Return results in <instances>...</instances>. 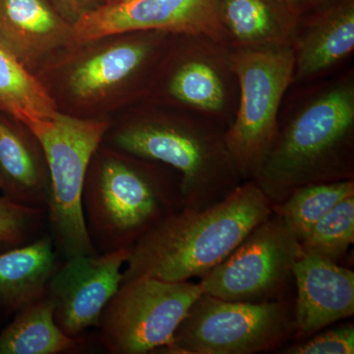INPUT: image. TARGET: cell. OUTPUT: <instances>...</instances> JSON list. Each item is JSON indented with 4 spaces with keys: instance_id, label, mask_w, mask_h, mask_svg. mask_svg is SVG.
I'll return each instance as SVG.
<instances>
[{
    "instance_id": "cell-1",
    "label": "cell",
    "mask_w": 354,
    "mask_h": 354,
    "mask_svg": "<svg viewBox=\"0 0 354 354\" xmlns=\"http://www.w3.org/2000/svg\"><path fill=\"white\" fill-rule=\"evenodd\" d=\"M272 212L274 204L254 181L207 208H181L135 242L121 285L141 278L169 283L203 278Z\"/></svg>"
},
{
    "instance_id": "cell-2",
    "label": "cell",
    "mask_w": 354,
    "mask_h": 354,
    "mask_svg": "<svg viewBox=\"0 0 354 354\" xmlns=\"http://www.w3.org/2000/svg\"><path fill=\"white\" fill-rule=\"evenodd\" d=\"M101 146L86 174L82 211L95 252L106 254L131 248L151 228L183 208V201L180 180H171L148 160Z\"/></svg>"
},
{
    "instance_id": "cell-3",
    "label": "cell",
    "mask_w": 354,
    "mask_h": 354,
    "mask_svg": "<svg viewBox=\"0 0 354 354\" xmlns=\"http://www.w3.org/2000/svg\"><path fill=\"white\" fill-rule=\"evenodd\" d=\"M353 123V87L333 88L277 137L254 183L277 205L307 184L353 179L348 158Z\"/></svg>"
},
{
    "instance_id": "cell-4",
    "label": "cell",
    "mask_w": 354,
    "mask_h": 354,
    "mask_svg": "<svg viewBox=\"0 0 354 354\" xmlns=\"http://www.w3.org/2000/svg\"><path fill=\"white\" fill-rule=\"evenodd\" d=\"M106 121L57 113L26 127L43 148L50 178L48 234L60 259L95 255L82 211V192L91 160L109 130Z\"/></svg>"
},
{
    "instance_id": "cell-5",
    "label": "cell",
    "mask_w": 354,
    "mask_h": 354,
    "mask_svg": "<svg viewBox=\"0 0 354 354\" xmlns=\"http://www.w3.org/2000/svg\"><path fill=\"white\" fill-rule=\"evenodd\" d=\"M109 142L115 150L178 172L183 208H207L241 185L225 136L187 125L141 122L116 130Z\"/></svg>"
},
{
    "instance_id": "cell-6",
    "label": "cell",
    "mask_w": 354,
    "mask_h": 354,
    "mask_svg": "<svg viewBox=\"0 0 354 354\" xmlns=\"http://www.w3.org/2000/svg\"><path fill=\"white\" fill-rule=\"evenodd\" d=\"M295 332V310L283 297L227 301L202 293L156 353L254 354L277 348Z\"/></svg>"
},
{
    "instance_id": "cell-7",
    "label": "cell",
    "mask_w": 354,
    "mask_h": 354,
    "mask_svg": "<svg viewBox=\"0 0 354 354\" xmlns=\"http://www.w3.org/2000/svg\"><path fill=\"white\" fill-rule=\"evenodd\" d=\"M201 295L199 283L189 281L141 278L122 283L100 318V344L111 354L156 353L171 344Z\"/></svg>"
},
{
    "instance_id": "cell-8",
    "label": "cell",
    "mask_w": 354,
    "mask_h": 354,
    "mask_svg": "<svg viewBox=\"0 0 354 354\" xmlns=\"http://www.w3.org/2000/svg\"><path fill=\"white\" fill-rule=\"evenodd\" d=\"M241 97L225 145L242 177L255 176L277 140V118L295 73L290 48L241 51L232 58Z\"/></svg>"
},
{
    "instance_id": "cell-9",
    "label": "cell",
    "mask_w": 354,
    "mask_h": 354,
    "mask_svg": "<svg viewBox=\"0 0 354 354\" xmlns=\"http://www.w3.org/2000/svg\"><path fill=\"white\" fill-rule=\"evenodd\" d=\"M302 255L299 241L272 212L199 283L202 293L227 301L281 297Z\"/></svg>"
},
{
    "instance_id": "cell-10",
    "label": "cell",
    "mask_w": 354,
    "mask_h": 354,
    "mask_svg": "<svg viewBox=\"0 0 354 354\" xmlns=\"http://www.w3.org/2000/svg\"><path fill=\"white\" fill-rule=\"evenodd\" d=\"M225 28L221 0L111 2L84 14L72 25L73 43L78 44L113 35L149 30L220 39Z\"/></svg>"
},
{
    "instance_id": "cell-11",
    "label": "cell",
    "mask_w": 354,
    "mask_h": 354,
    "mask_svg": "<svg viewBox=\"0 0 354 354\" xmlns=\"http://www.w3.org/2000/svg\"><path fill=\"white\" fill-rule=\"evenodd\" d=\"M130 249L79 255L62 260L53 272L46 295L53 304L55 323L70 337L97 327L104 307L122 281Z\"/></svg>"
},
{
    "instance_id": "cell-12",
    "label": "cell",
    "mask_w": 354,
    "mask_h": 354,
    "mask_svg": "<svg viewBox=\"0 0 354 354\" xmlns=\"http://www.w3.org/2000/svg\"><path fill=\"white\" fill-rule=\"evenodd\" d=\"M295 333L317 334L354 314V272L332 261L302 254L293 267Z\"/></svg>"
},
{
    "instance_id": "cell-13",
    "label": "cell",
    "mask_w": 354,
    "mask_h": 354,
    "mask_svg": "<svg viewBox=\"0 0 354 354\" xmlns=\"http://www.w3.org/2000/svg\"><path fill=\"white\" fill-rule=\"evenodd\" d=\"M70 43L71 23L48 0H0V46L29 71Z\"/></svg>"
},
{
    "instance_id": "cell-14",
    "label": "cell",
    "mask_w": 354,
    "mask_h": 354,
    "mask_svg": "<svg viewBox=\"0 0 354 354\" xmlns=\"http://www.w3.org/2000/svg\"><path fill=\"white\" fill-rule=\"evenodd\" d=\"M0 183L1 196L48 209L50 178L43 148L29 129L4 114H0Z\"/></svg>"
},
{
    "instance_id": "cell-15",
    "label": "cell",
    "mask_w": 354,
    "mask_h": 354,
    "mask_svg": "<svg viewBox=\"0 0 354 354\" xmlns=\"http://www.w3.org/2000/svg\"><path fill=\"white\" fill-rule=\"evenodd\" d=\"M62 261L48 232L27 245L0 252V321L46 297Z\"/></svg>"
},
{
    "instance_id": "cell-16",
    "label": "cell",
    "mask_w": 354,
    "mask_h": 354,
    "mask_svg": "<svg viewBox=\"0 0 354 354\" xmlns=\"http://www.w3.org/2000/svg\"><path fill=\"white\" fill-rule=\"evenodd\" d=\"M87 342L83 335L70 337L62 332L46 295L20 310L0 332V354L79 353Z\"/></svg>"
},
{
    "instance_id": "cell-17",
    "label": "cell",
    "mask_w": 354,
    "mask_h": 354,
    "mask_svg": "<svg viewBox=\"0 0 354 354\" xmlns=\"http://www.w3.org/2000/svg\"><path fill=\"white\" fill-rule=\"evenodd\" d=\"M354 48V1L341 0L324 10L300 43L295 67L305 78L332 66Z\"/></svg>"
},
{
    "instance_id": "cell-18",
    "label": "cell",
    "mask_w": 354,
    "mask_h": 354,
    "mask_svg": "<svg viewBox=\"0 0 354 354\" xmlns=\"http://www.w3.org/2000/svg\"><path fill=\"white\" fill-rule=\"evenodd\" d=\"M57 113V104L43 84L0 46V113L26 127Z\"/></svg>"
},
{
    "instance_id": "cell-19",
    "label": "cell",
    "mask_w": 354,
    "mask_h": 354,
    "mask_svg": "<svg viewBox=\"0 0 354 354\" xmlns=\"http://www.w3.org/2000/svg\"><path fill=\"white\" fill-rule=\"evenodd\" d=\"M149 50L145 43H124L101 51L71 72L70 91L83 100L104 95L131 76L143 64Z\"/></svg>"
},
{
    "instance_id": "cell-20",
    "label": "cell",
    "mask_w": 354,
    "mask_h": 354,
    "mask_svg": "<svg viewBox=\"0 0 354 354\" xmlns=\"http://www.w3.org/2000/svg\"><path fill=\"white\" fill-rule=\"evenodd\" d=\"M351 196H354L353 179L307 184L274 205V212L299 241L321 218Z\"/></svg>"
},
{
    "instance_id": "cell-21",
    "label": "cell",
    "mask_w": 354,
    "mask_h": 354,
    "mask_svg": "<svg viewBox=\"0 0 354 354\" xmlns=\"http://www.w3.org/2000/svg\"><path fill=\"white\" fill-rule=\"evenodd\" d=\"M288 8L283 0H221L223 25L246 44L271 38Z\"/></svg>"
},
{
    "instance_id": "cell-22",
    "label": "cell",
    "mask_w": 354,
    "mask_h": 354,
    "mask_svg": "<svg viewBox=\"0 0 354 354\" xmlns=\"http://www.w3.org/2000/svg\"><path fill=\"white\" fill-rule=\"evenodd\" d=\"M298 241L302 254L341 260L354 241V196L339 203Z\"/></svg>"
},
{
    "instance_id": "cell-23",
    "label": "cell",
    "mask_w": 354,
    "mask_h": 354,
    "mask_svg": "<svg viewBox=\"0 0 354 354\" xmlns=\"http://www.w3.org/2000/svg\"><path fill=\"white\" fill-rule=\"evenodd\" d=\"M169 90L174 97L193 108L218 111L225 104V88L218 73L206 62L184 64L172 78Z\"/></svg>"
},
{
    "instance_id": "cell-24",
    "label": "cell",
    "mask_w": 354,
    "mask_h": 354,
    "mask_svg": "<svg viewBox=\"0 0 354 354\" xmlns=\"http://www.w3.org/2000/svg\"><path fill=\"white\" fill-rule=\"evenodd\" d=\"M46 230L48 209L24 206L0 195V252L27 245Z\"/></svg>"
},
{
    "instance_id": "cell-25",
    "label": "cell",
    "mask_w": 354,
    "mask_h": 354,
    "mask_svg": "<svg viewBox=\"0 0 354 354\" xmlns=\"http://www.w3.org/2000/svg\"><path fill=\"white\" fill-rule=\"evenodd\" d=\"M285 354H353V325H342L283 349Z\"/></svg>"
},
{
    "instance_id": "cell-26",
    "label": "cell",
    "mask_w": 354,
    "mask_h": 354,
    "mask_svg": "<svg viewBox=\"0 0 354 354\" xmlns=\"http://www.w3.org/2000/svg\"><path fill=\"white\" fill-rule=\"evenodd\" d=\"M62 17L73 25L81 16L102 6V0H48Z\"/></svg>"
},
{
    "instance_id": "cell-27",
    "label": "cell",
    "mask_w": 354,
    "mask_h": 354,
    "mask_svg": "<svg viewBox=\"0 0 354 354\" xmlns=\"http://www.w3.org/2000/svg\"><path fill=\"white\" fill-rule=\"evenodd\" d=\"M283 2L290 7V8H293L295 6H297L299 2L304 1V0H283Z\"/></svg>"
},
{
    "instance_id": "cell-28",
    "label": "cell",
    "mask_w": 354,
    "mask_h": 354,
    "mask_svg": "<svg viewBox=\"0 0 354 354\" xmlns=\"http://www.w3.org/2000/svg\"><path fill=\"white\" fill-rule=\"evenodd\" d=\"M304 1L309 2V3H319V2L323 1V0H304Z\"/></svg>"
},
{
    "instance_id": "cell-29",
    "label": "cell",
    "mask_w": 354,
    "mask_h": 354,
    "mask_svg": "<svg viewBox=\"0 0 354 354\" xmlns=\"http://www.w3.org/2000/svg\"><path fill=\"white\" fill-rule=\"evenodd\" d=\"M0 187H1V183H0Z\"/></svg>"
}]
</instances>
